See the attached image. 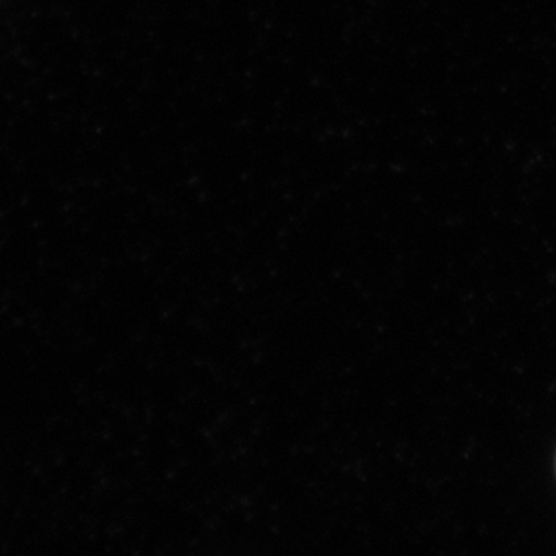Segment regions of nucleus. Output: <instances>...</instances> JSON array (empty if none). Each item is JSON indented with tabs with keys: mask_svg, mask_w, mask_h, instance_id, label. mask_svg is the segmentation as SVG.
<instances>
[]
</instances>
